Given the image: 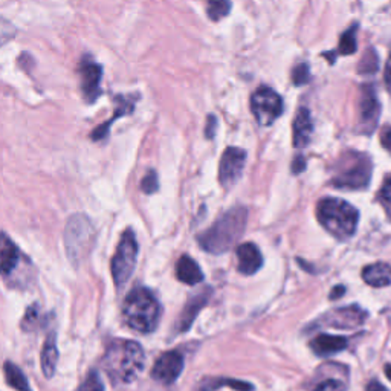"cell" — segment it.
<instances>
[{"label":"cell","mask_w":391,"mask_h":391,"mask_svg":"<svg viewBox=\"0 0 391 391\" xmlns=\"http://www.w3.org/2000/svg\"><path fill=\"white\" fill-rule=\"evenodd\" d=\"M146 354L141 344L127 340L113 341L103 357L105 373L115 380L129 384L135 380L144 370Z\"/></svg>","instance_id":"obj_1"},{"label":"cell","mask_w":391,"mask_h":391,"mask_svg":"<svg viewBox=\"0 0 391 391\" xmlns=\"http://www.w3.org/2000/svg\"><path fill=\"white\" fill-rule=\"evenodd\" d=\"M248 222V210L237 207L226 211L214 225L198 237L202 250L211 254H225L243 236Z\"/></svg>","instance_id":"obj_2"},{"label":"cell","mask_w":391,"mask_h":391,"mask_svg":"<svg viewBox=\"0 0 391 391\" xmlns=\"http://www.w3.org/2000/svg\"><path fill=\"white\" fill-rule=\"evenodd\" d=\"M122 318L133 331L150 333L155 331L161 318V306L147 288H135L124 300Z\"/></svg>","instance_id":"obj_3"},{"label":"cell","mask_w":391,"mask_h":391,"mask_svg":"<svg viewBox=\"0 0 391 391\" xmlns=\"http://www.w3.org/2000/svg\"><path fill=\"white\" fill-rule=\"evenodd\" d=\"M316 217L319 224L333 237L338 240H347L357 233L359 212L342 199L326 198L318 203Z\"/></svg>","instance_id":"obj_4"},{"label":"cell","mask_w":391,"mask_h":391,"mask_svg":"<svg viewBox=\"0 0 391 391\" xmlns=\"http://www.w3.org/2000/svg\"><path fill=\"white\" fill-rule=\"evenodd\" d=\"M371 168L373 167L368 156L357 152L345 153L336 165L332 185L342 190L366 188L370 182Z\"/></svg>","instance_id":"obj_5"},{"label":"cell","mask_w":391,"mask_h":391,"mask_svg":"<svg viewBox=\"0 0 391 391\" xmlns=\"http://www.w3.org/2000/svg\"><path fill=\"white\" fill-rule=\"evenodd\" d=\"M95 243V228L84 214H74L68 220L65 229V245L68 257L72 264L78 266L91 254Z\"/></svg>","instance_id":"obj_6"},{"label":"cell","mask_w":391,"mask_h":391,"mask_svg":"<svg viewBox=\"0 0 391 391\" xmlns=\"http://www.w3.org/2000/svg\"><path fill=\"white\" fill-rule=\"evenodd\" d=\"M136 259H138L136 237L133 234L132 229H127L121 237V242L117 248V252H115L110 264L112 277L118 288L124 286V284H126L132 277V274L135 271V266H136Z\"/></svg>","instance_id":"obj_7"},{"label":"cell","mask_w":391,"mask_h":391,"mask_svg":"<svg viewBox=\"0 0 391 391\" xmlns=\"http://www.w3.org/2000/svg\"><path fill=\"white\" fill-rule=\"evenodd\" d=\"M251 112L260 126H271L283 113V98L268 86H262L251 96Z\"/></svg>","instance_id":"obj_8"},{"label":"cell","mask_w":391,"mask_h":391,"mask_svg":"<svg viewBox=\"0 0 391 391\" xmlns=\"http://www.w3.org/2000/svg\"><path fill=\"white\" fill-rule=\"evenodd\" d=\"M78 77H79V86H82V92L84 100L87 103L96 101L98 96H101V78H103V68L95 63V61L86 56L83 57L82 63L78 65Z\"/></svg>","instance_id":"obj_9"},{"label":"cell","mask_w":391,"mask_h":391,"mask_svg":"<svg viewBox=\"0 0 391 391\" xmlns=\"http://www.w3.org/2000/svg\"><path fill=\"white\" fill-rule=\"evenodd\" d=\"M246 164V152L238 147H228L224 156L220 159L219 165V181L220 184L229 188L240 177H242L243 168Z\"/></svg>","instance_id":"obj_10"},{"label":"cell","mask_w":391,"mask_h":391,"mask_svg":"<svg viewBox=\"0 0 391 391\" xmlns=\"http://www.w3.org/2000/svg\"><path fill=\"white\" fill-rule=\"evenodd\" d=\"M380 117V103L375 87L366 84L361 89L359 100V129L362 133H371L378 127Z\"/></svg>","instance_id":"obj_11"},{"label":"cell","mask_w":391,"mask_h":391,"mask_svg":"<svg viewBox=\"0 0 391 391\" xmlns=\"http://www.w3.org/2000/svg\"><path fill=\"white\" fill-rule=\"evenodd\" d=\"M367 312L359 306H347L341 309H335L323 315L318 319L319 326L336 327V328H354L364 324L367 319Z\"/></svg>","instance_id":"obj_12"},{"label":"cell","mask_w":391,"mask_h":391,"mask_svg":"<svg viewBox=\"0 0 391 391\" xmlns=\"http://www.w3.org/2000/svg\"><path fill=\"white\" fill-rule=\"evenodd\" d=\"M184 357L179 352H165L158 358L152 368V378L164 385H170L181 376Z\"/></svg>","instance_id":"obj_13"},{"label":"cell","mask_w":391,"mask_h":391,"mask_svg":"<svg viewBox=\"0 0 391 391\" xmlns=\"http://www.w3.org/2000/svg\"><path fill=\"white\" fill-rule=\"evenodd\" d=\"M237 269L243 275H254L263 266V255L254 243H243L237 248Z\"/></svg>","instance_id":"obj_14"},{"label":"cell","mask_w":391,"mask_h":391,"mask_svg":"<svg viewBox=\"0 0 391 391\" xmlns=\"http://www.w3.org/2000/svg\"><path fill=\"white\" fill-rule=\"evenodd\" d=\"M211 293L212 292L210 289H207V290H203V292L198 293V295H194L188 300V303L185 305L179 319H177V332L188 331V328L193 324V321L196 319V316H198L200 310L208 305Z\"/></svg>","instance_id":"obj_15"},{"label":"cell","mask_w":391,"mask_h":391,"mask_svg":"<svg viewBox=\"0 0 391 391\" xmlns=\"http://www.w3.org/2000/svg\"><path fill=\"white\" fill-rule=\"evenodd\" d=\"M292 129H293V146L297 148L306 147L310 142L314 132V121L309 109L301 108L297 112V117L293 120Z\"/></svg>","instance_id":"obj_16"},{"label":"cell","mask_w":391,"mask_h":391,"mask_svg":"<svg viewBox=\"0 0 391 391\" xmlns=\"http://www.w3.org/2000/svg\"><path fill=\"white\" fill-rule=\"evenodd\" d=\"M135 103H136V98L135 96H121V95L115 96V104H117V109H115L113 118L109 120V121H105V124H103V126L96 127L92 132L91 138L94 141H100V139L108 136L109 135V129L112 127L113 121L117 120V118H120V117H126V115H130L133 112V109H135Z\"/></svg>","instance_id":"obj_17"},{"label":"cell","mask_w":391,"mask_h":391,"mask_svg":"<svg viewBox=\"0 0 391 391\" xmlns=\"http://www.w3.org/2000/svg\"><path fill=\"white\" fill-rule=\"evenodd\" d=\"M349 341L344 336H332V335H318L310 342V347L318 357H331V354L340 353L347 349Z\"/></svg>","instance_id":"obj_18"},{"label":"cell","mask_w":391,"mask_h":391,"mask_svg":"<svg viewBox=\"0 0 391 391\" xmlns=\"http://www.w3.org/2000/svg\"><path fill=\"white\" fill-rule=\"evenodd\" d=\"M176 277L188 286H196L203 281V272L190 255H182L176 264Z\"/></svg>","instance_id":"obj_19"},{"label":"cell","mask_w":391,"mask_h":391,"mask_svg":"<svg viewBox=\"0 0 391 391\" xmlns=\"http://www.w3.org/2000/svg\"><path fill=\"white\" fill-rule=\"evenodd\" d=\"M41 359V370L46 378H52L56 373L57 361H58V349H57V335L56 332H51L43 344V350L40 354Z\"/></svg>","instance_id":"obj_20"},{"label":"cell","mask_w":391,"mask_h":391,"mask_svg":"<svg viewBox=\"0 0 391 391\" xmlns=\"http://www.w3.org/2000/svg\"><path fill=\"white\" fill-rule=\"evenodd\" d=\"M362 278L373 288H385L391 284V266L387 263H375L366 266Z\"/></svg>","instance_id":"obj_21"},{"label":"cell","mask_w":391,"mask_h":391,"mask_svg":"<svg viewBox=\"0 0 391 391\" xmlns=\"http://www.w3.org/2000/svg\"><path fill=\"white\" fill-rule=\"evenodd\" d=\"M19 250H17V246L11 242L10 237L6 234L2 236V246H0V262H2V274L6 275L10 274L17 263H19Z\"/></svg>","instance_id":"obj_22"},{"label":"cell","mask_w":391,"mask_h":391,"mask_svg":"<svg viewBox=\"0 0 391 391\" xmlns=\"http://www.w3.org/2000/svg\"><path fill=\"white\" fill-rule=\"evenodd\" d=\"M4 371H5V379L8 382V385L13 387L17 391H32L28 379H26L22 370L17 366H14L13 362L6 361L4 366Z\"/></svg>","instance_id":"obj_23"},{"label":"cell","mask_w":391,"mask_h":391,"mask_svg":"<svg viewBox=\"0 0 391 391\" xmlns=\"http://www.w3.org/2000/svg\"><path fill=\"white\" fill-rule=\"evenodd\" d=\"M357 32H358V25L354 23L353 26L345 31L341 39L340 44H338V54L341 56H352L358 49V41H357Z\"/></svg>","instance_id":"obj_24"},{"label":"cell","mask_w":391,"mask_h":391,"mask_svg":"<svg viewBox=\"0 0 391 391\" xmlns=\"http://www.w3.org/2000/svg\"><path fill=\"white\" fill-rule=\"evenodd\" d=\"M231 0H208V17L212 22H219L229 14Z\"/></svg>","instance_id":"obj_25"},{"label":"cell","mask_w":391,"mask_h":391,"mask_svg":"<svg viewBox=\"0 0 391 391\" xmlns=\"http://www.w3.org/2000/svg\"><path fill=\"white\" fill-rule=\"evenodd\" d=\"M378 66H379V58H378L376 51L368 49L366 54H364L358 70L361 74H366V75L367 74H375L378 70Z\"/></svg>","instance_id":"obj_26"},{"label":"cell","mask_w":391,"mask_h":391,"mask_svg":"<svg viewBox=\"0 0 391 391\" xmlns=\"http://www.w3.org/2000/svg\"><path fill=\"white\" fill-rule=\"evenodd\" d=\"M39 316H40V307L39 305H32L28 309H26L25 316L22 319V328L25 332H32L35 326L39 323Z\"/></svg>","instance_id":"obj_27"},{"label":"cell","mask_w":391,"mask_h":391,"mask_svg":"<svg viewBox=\"0 0 391 391\" xmlns=\"http://www.w3.org/2000/svg\"><path fill=\"white\" fill-rule=\"evenodd\" d=\"M310 82V68L307 63H300L292 70V83L295 86H305Z\"/></svg>","instance_id":"obj_28"},{"label":"cell","mask_w":391,"mask_h":391,"mask_svg":"<svg viewBox=\"0 0 391 391\" xmlns=\"http://www.w3.org/2000/svg\"><path fill=\"white\" fill-rule=\"evenodd\" d=\"M78 391H104L103 380L96 371H91Z\"/></svg>","instance_id":"obj_29"},{"label":"cell","mask_w":391,"mask_h":391,"mask_svg":"<svg viewBox=\"0 0 391 391\" xmlns=\"http://www.w3.org/2000/svg\"><path fill=\"white\" fill-rule=\"evenodd\" d=\"M158 186H159V182H158V174L155 170H150L144 179H142L141 182V188L144 193L147 194H153L156 190H158Z\"/></svg>","instance_id":"obj_30"},{"label":"cell","mask_w":391,"mask_h":391,"mask_svg":"<svg viewBox=\"0 0 391 391\" xmlns=\"http://www.w3.org/2000/svg\"><path fill=\"white\" fill-rule=\"evenodd\" d=\"M315 391H347V388H345V385L341 380L327 379V380L321 382V384L315 388Z\"/></svg>","instance_id":"obj_31"},{"label":"cell","mask_w":391,"mask_h":391,"mask_svg":"<svg viewBox=\"0 0 391 391\" xmlns=\"http://www.w3.org/2000/svg\"><path fill=\"white\" fill-rule=\"evenodd\" d=\"M216 129H217V120L214 115H210L207 118V127H205V136L208 139H212L216 135Z\"/></svg>","instance_id":"obj_32"},{"label":"cell","mask_w":391,"mask_h":391,"mask_svg":"<svg viewBox=\"0 0 391 391\" xmlns=\"http://www.w3.org/2000/svg\"><path fill=\"white\" fill-rule=\"evenodd\" d=\"M380 199L384 200V202L391 203V177H388V179L385 181V184L382 185V188H380Z\"/></svg>","instance_id":"obj_33"},{"label":"cell","mask_w":391,"mask_h":391,"mask_svg":"<svg viewBox=\"0 0 391 391\" xmlns=\"http://www.w3.org/2000/svg\"><path fill=\"white\" fill-rule=\"evenodd\" d=\"M305 168H306V161H305V158H303V156H297L295 159H293V162H292V173L300 174L301 172H305Z\"/></svg>","instance_id":"obj_34"},{"label":"cell","mask_w":391,"mask_h":391,"mask_svg":"<svg viewBox=\"0 0 391 391\" xmlns=\"http://www.w3.org/2000/svg\"><path fill=\"white\" fill-rule=\"evenodd\" d=\"M382 146H384L388 152H391V129H387L382 133Z\"/></svg>","instance_id":"obj_35"},{"label":"cell","mask_w":391,"mask_h":391,"mask_svg":"<svg viewBox=\"0 0 391 391\" xmlns=\"http://www.w3.org/2000/svg\"><path fill=\"white\" fill-rule=\"evenodd\" d=\"M367 391H388V390L382 385L379 380H371L367 385Z\"/></svg>","instance_id":"obj_36"},{"label":"cell","mask_w":391,"mask_h":391,"mask_svg":"<svg viewBox=\"0 0 391 391\" xmlns=\"http://www.w3.org/2000/svg\"><path fill=\"white\" fill-rule=\"evenodd\" d=\"M384 79H385L387 86L391 89V56L388 57V61H387V65H385V75H384Z\"/></svg>","instance_id":"obj_37"},{"label":"cell","mask_w":391,"mask_h":391,"mask_svg":"<svg viewBox=\"0 0 391 391\" xmlns=\"http://www.w3.org/2000/svg\"><path fill=\"white\" fill-rule=\"evenodd\" d=\"M345 293V288L344 286H336L333 290H332V293H331V298L332 300H335V298H340V297H342Z\"/></svg>","instance_id":"obj_38"},{"label":"cell","mask_w":391,"mask_h":391,"mask_svg":"<svg viewBox=\"0 0 391 391\" xmlns=\"http://www.w3.org/2000/svg\"><path fill=\"white\" fill-rule=\"evenodd\" d=\"M385 375H387V378L391 380V364H388V366H385Z\"/></svg>","instance_id":"obj_39"}]
</instances>
